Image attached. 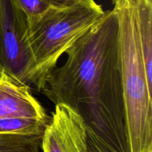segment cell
Returning <instances> with one entry per match:
<instances>
[{"mask_svg":"<svg viewBox=\"0 0 152 152\" xmlns=\"http://www.w3.org/2000/svg\"><path fill=\"white\" fill-rule=\"evenodd\" d=\"M42 152H88L83 118L65 104L55 105L42 137Z\"/></svg>","mask_w":152,"mask_h":152,"instance_id":"cell-5","label":"cell"},{"mask_svg":"<svg viewBox=\"0 0 152 152\" xmlns=\"http://www.w3.org/2000/svg\"><path fill=\"white\" fill-rule=\"evenodd\" d=\"M29 25L39 19L52 7L45 0H17Z\"/></svg>","mask_w":152,"mask_h":152,"instance_id":"cell-10","label":"cell"},{"mask_svg":"<svg viewBox=\"0 0 152 152\" xmlns=\"http://www.w3.org/2000/svg\"><path fill=\"white\" fill-rule=\"evenodd\" d=\"M99 4L79 2L63 8L50 7L28 25V46L32 58L28 85L41 91L48 74L61 56L105 15Z\"/></svg>","mask_w":152,"mask_h":152,"instance_id":"cell-3","label":"cell"},{"mask_svg":"<svg viewBox=\"0 0 152 152\" xmlns=\"http://www.w3.org/2000/svg\"><path fill=\"white\" fill-rule=\"evenodd\" d=\"M118 21L120 71L129 152H152V86L138 33L135 0H112Z\"/></svg>","mask_w":152,"mask_h":152,"instance_id":"cell-2","label":"cell"},{"mask_svg":"<svg viewBox=\"0 0 152 152\" xmlns=\"http://www.w3.org/2000/svg\"><path fill=\"white\" fill-rule=\"evenodd\" d=\"M49 121L37 118L1 117L0 134H43Z\"/></svg>","mask_w":152,"mask_h":152,"instance_id":"cell-9","label":"cell"},{"mask_svg":"<svg viewBox=\"0 0 152 152\" xmlns=\"http://www.w3.org/2000/svg\"><path fill=\"white\" fill-rule=\"evenodd\" d=\"M138 33L148 83L152 86V0H135Z\"/></svg>","mask_w":152,"mask_h":152,"instance_id":"cell-7","label":"cell"},{"mask_svg":"<svg viewBox=\"0 0 152 152\" xmlns=\"http://www.w3.org/2000/svg\"><path fill=\"white\" fill-rule=\"evenodd\" d=\"M43 134H0V152H39Z\"/></svg>","mask_w":152,"mask_h":152,"instance_id":"cell-8","label":"cell"},{"mask_svg":"<svg viewBox=\"0 0 152 152\" xmlns=\"http://www.w3.org/2000/svg\"><path fill=\"white\" fill-rule=\"evenodd\" d=\"M25 117L49 120L39 102L32 94L29 86L13 80L0 73V118Z\"/></svg>","mask_w":152,"mask_h":152,"instance_id":"cell-6","label":"cell"},{"mask_svg":"<svg viewBox=\"0 0 152 152\" xmlns=\"http://www.w3.org/2000/svg\"><path fill=\"white\" fill-rule=\"evenodd\" d=\"M52 7H58V8H63V7H70L79 2L93 3L94 0H45Z\"/></svg>","mask_w":152,"mask_h":152,"instance_id":"cell-12","label":"cell"},{"mask_svg":"<svg viewBox=\"0 0 152 152\" xmlns=\"http://www.w3.org/2000/svg\"><path fill=\"white\" fill-rule=\"evenodd\" d=\"M28 30V19L17 0H0V73L29 86L32 58Z\"/></svg>","mask_w":152,"mask_h":152,"instance_id":"cell-4","label":"cell"},{"mask_svg":"<svg viewBox=\"0 0 152 152\" xmlns=\"http://www.w3.org/2000/svg\"><path fill=\"white\" fill-rule=\"evenodd\" d=\"M86 135L88 152H117L113 147L99 137L96 133L87 127Z\"/></svg>","mask_w":152,"mask_h":152,"instance_id":"cell-11","label":"cell"},{"mask_svg":"<svg viewBox=\"0 0 152 152\" xmlns=\"http://www.w3.org/2000/svg\"><path fill=\"white\" fill-rule=\"evenodd\" d=\"M62 65L45 77L41 91L65 104L117 152H129L120 71L118 21L114 10L65 52Z\"/></svg>","mask_w":152,"mask_h":152,"instance_id":"cell-1","label":"cell"}]
</instances>
